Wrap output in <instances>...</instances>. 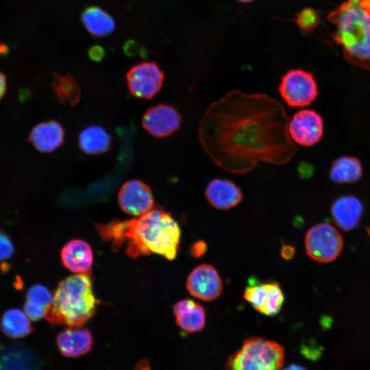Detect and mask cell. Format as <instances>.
Instances as JSON below:
<instances>
[{
    "label": "cell",
    "instance_id": "5bb4252c",
    "mask_svg": "<svg viewBox=\"0 0 370 370\" xmlns=\"http://www.w3.org/2000/svg\"><path fill=\"white\" fill-rule=\"evenodd\" d=\"M64 266L75 273H89L93 264V254L89 244L81 239L66 243L60 252Z\"/></svg>",
    "mask_w": 370,
    "mask_h": 370
},
{
    "label": "cell",
    "instance_id": "ac0fdd59",
    "mask_svg": "<svg viewBox=\"0 0 370 370\" xmlns=\"http://www.w3.org/2000/svg\"><path fill=\"white\" fill-rule=\"evenodd\" d=\"M176 323L188 332L201 330L206 325V310L199 304L190 299L177 301L173 308Z\"/></svg>",
    "mask_w": 370,
    "mask_h": 370
},
{
    "label": "cell",
    "instance_id": "2e32d148",
    "mask_svg": "<svg viewBox=\"0 0 370 370\" xmlns=\"http://www.w3.org/2000/svg\"><path fill=\"white\" fill-rule=\"evenodd\" d=\"M58 347L66 357H77L86 354L92 345L90 332L80 327H69L57 337Z\"/></svg>",
    "mask_w": 370,
    "mask_h": 370
},
{
    "label": "cell",
    "instance_id": "8fae6325",
    "mask_svg": "<svg viewBox=\"0 0 370 370\" xmlns=\"http://www.w3.org/2000/svg\"><path fill=\"white\" fill-rule=\"evenodd\" d=\"M118 202L125 213L138 217L154 206V199L150 187L145 182L132 180L125 182L118 193Z\"/></svg>",
    "mask_w": 370,
    "mask_h": 370
},
{
    "label": "cell",
    "instance_id": "ffe728a7",
    "mask_svg": "<svg viewBox=\"0 0 370 370\" xmlns=\"http://www.w3.org/2000/svg\"><path fill=\"white\" fill-rule=\"evenodd\" d=\"M362 175L359 159L354 156H341L336 159L330 169V179L337 184H349L358 181Z\"/></svg>",
    "mask_w": 370,
    "mask_h": 370
},
{
    "label": "cell",
    "instance_id": "30bf717a",
    "mask_svg": "<svg viewBox=\"0 0 370 370\" xmlns=\"http://www.w3.org/2000/svg\"><path fill=\"white\" fill-rule=\"evenodd\" d=\"M186 286L192 296L206 301L217 299L223 291V282L218 271L212 265L205 263L190 272Z\"/></svg>",
    "mask_w": 370,
    "mask_h": 370
},
{
    "label": "cell",
    "instance_id": "d4e9b609",
    "mask_svg": "<svg viewBox=\"0 0 370 370\" xmlns=\"http://www.w3.org/2000/svg\"><path fill=\"white\" fill-rule=\"evenodd\" d=\"M268 283L249 284L243 294L244 299L258 312L261 313L268 297Z\"/></svg>",
    "mask_w": 370,
    "mask_h": 370
},
{
    "label": "cell",
    "instance_id": "9a60e30c",
    "mask_svg": "<svg viewBox=\"0 0 370 370\" xmlns=\"http://www.w3.org/2000/svg\"><path fill=\"white\" fill-rule=\"evenodd\" d=\"M363 212L362 202L354 195L336 199L331 207V215L336 224L345 231L358 226Z\"/></svg>",
    "mask_w": 370,
    "mask_h": 370
},
{
    "label": "cell",
    "instance_id": "7c38bea8",
    "mask_svg": "<svg viewBox=\"0 0 370 370\" xmlns=\"http://www.w3.org/2000/svg\"><path fill=\"white\" fill-rule=\"evenodd\" d=\"M182 117L172 106L159 103L149 108L144 114L142 125L144 129L156 138L172 135L181 125Z\"/></svg>",
    "mask_w": 370,
    "mask_h": 370
},
{
    "label": "cell",
    "instance_id": "83f0119b",
    "mask_svg": "<svg viewBox=\"0 0 370 370\" xmlns=\"http://www.w3.org/2000/svg\"><path fill=\"white\" fill-rule=\"evenodd\" d=\"M53 297L49 290L41 284H34L29 287L26 295L27 301L47 309L51 304Z\"/></svg>",
    "mask_w": 370,
    "mask_h": 370
},
{
    "label": "cell",
    "instance_id": "7402d4cb",
    "mask_svg": "<svg viewBox=\"0 0 370 370\" xmlns=\"http://www.w3.org/2000/svg\"><path fill=\"white\" fill-rule=\"evenodd\" d=\"M0 325L7 336L13 338H23L33 330L29 317L21 310L10 308L3 314Z\"/></svg>",
    "mask_w": 370,
    "mask_h": 370
},
{
    "label": "cell",
    "instance_id": "6da1fadb",
    "mask_svg": "<svg viewBox=\"0 0 370 370\" xmlns=\"http://www.w3.org/2000/svg\"><path fill=\"white\" fill-rule=\"evenodd\" d=\"M282 103L265 94L234 90L212 102L198 128L201 146L226 172L245 174L259 162H289L297 147Z\"/></svg>",
    "mask_w": 370,
    "mask_h": 370
},
{
    "label": "cell",
    "instance_id": "603a6c76",
    "mask_svg": "<svg viewBox=\"0 0 370 370\" xmlns=\"http://www.w3.org/2000/svg\"><path fill=\"white\" fill-rule=\"evenodd\" d=\"M52 85L58 99L62 104L73 106L79 101L80 88L72 76L56 74Z\"/></svg>",
    "mask_w": 370,
    "mask_h": 370
},
{
    "label": "cell",
    "instance_id": "4316f807",
    "mask_svg": "<svg viewBox=\"0 0 370 370\" xmlns=\"http://www.w3.org/2000/svg\"><path fill=\"white\" fill-rule=\"evenodd\" d=\"M296 23L304 32H312L321 22L320 16L317 10L311 8H306L297 13Z\"/></svg>",
    "mask_w": 370,
    "mask_h": 370
},
{
    "label": "cell",
    "instance_id": "52a82bcc",
    "mask_svg": "<svg viewBox=\"0 0 370 370\" xmlns=\"http://www.w3.org/2000/svg\"><path fill=\"white\" fill-rule=\"evenodd\" d=\"M305 249L310 258L319 262H330L341 254L343 239L337 229L328 223L310 227L305 236Z\"/></svg>",
    "mask_w": 370,
    "mask_h": 370
},
{
    "label": "cell",
    "instance_id": "277c9868",
    "mask_svg": "<svg viewBox=\"0 0 370 370\" xmlns=\"http://www.w3.org/2000/svg\"><path fill=\"white\" fill-rule=\"evenodd\" d=\"M97 304L89 273H76L59 282L45 318L53 324L81 327L95 314Z\"/></svg>",
    "mask_w": 370,
    "mask_h": 370
},
{
    "label": "cell",
    "instance_id": "f546056e",
    "mask_svg": "<svg viewBox=\"0 0 370 370\" xmlns=\"http://www.w3.org/2000/svg\"><path fill=\"white\" fill-rule=\"evenodd\" d=\"M47 308L26 301L24 304V312L32 321H38L45 317Z\"/></svg>",
    "mask_w": 370,
    "mask_h": 370
},
{
    "label": "cell",
    "instance_id": "ab89813d",
    "mask_svg": "<svg viewBox=\"0 0 370 370\" xmlns=\"http://www.w3.org/2000/svg\"><path fill=\"white\" fill-rule=\"evenodd\" d=\"M367 232H368V233H369V236H370V227H369V228L367 229Z\"/></svg>",
    "mask_w": 370,
    "mask_h": 370
},
{
    "label": "cell",
    "instance_id": "74e56055",
    "mask_svg": "<svg viewBox=\"0 0 370 370\" xmlns=\"http://www.w3.org/2000/svg\"><path fill=\"white\" fill-rule=\"evenodd\" d=\"M138 370H149L148 367L145 365V362H143V365L140 363L137 369Z\"/></svg>",
    "mask_w": 370,
    "mask_h": 370
},
{
    "label": "cell",
    "instance_id": "d6a6232c",
    "mask_svg": "<svg viewBox=\"0 0 370 370\" xmlns=\"http://www.w3.org/2000/svg\"><path fill=\"white\" fill-rule=\"evenodd\" d=\"M124 49L125 53L130 56H135L137 52L141 53V51H143L134 41H128L127 43L125 45Z\"/></svg>",
    "mask_w": 370,
    "mask_h": 370
},
{
    "label": "cell",
    "instance_id": "d6986e66",
    "mask_svg": "<svg viewBox=\"0 0 370 370\" xmlns=\"http://www.w3.org/2000/svg\"><path fill=\"white\" fill-rule=\"evenodd\" d=\"M81 19L86 30L95 37L106 36L115 29L113 18L97 6L86 8L82 14Z\"/></svg>",
    "mask_w": 370,
    "mask_h": 370
},
{
    "label": "cell",
    "instance_id": "484cf974",
    "mask_svg": "<svg viewBox=\"0 0 370 370\" xmlns=\"http://www.w3.org/2000/svg\"><path fill=\"white\" fill-rule=\"evenodd\" d=\"M267 283L268 297L261 314L267 316H274L282 309L284 301V295L278 282L269 281Z\"/></svg>",
    "mask_w": 370,
    "mask_h": 370
},
{
    "label": "cell",
    "instance_id": "cb8c5ba5",
    "mask_svg": "<svg viewBox=\"0 0 370 370\" xmlns=\"http://www.w3.org/2000/svg\"><path fill=\"white\" fill-rule=\"evenodd\" d=\"M0 370H36L29 353L19 347L4 350L0 356Z\"/></svg>",
    "mask_w": 370,
    "mask_h": 370
},
{
    "label": "cell",
    "instance_id": "ba28073f",
    "mask_svg": "<svg viewBox=\"0 0 370 370\" xmlns=\"http://www.w3.org/2000/svg\"><path fill=\"white\" fill-rule=\"evenodd\" d=\"M164 75L153 62H143L134 65L126 74L127 86L134 97L149 99L161 90Z\"/></svg>",
    "mask_w": 370,
    "mask_h": 370
},
{
    "label": "cell",
    "instance_id": "8d00e7d4",
    "mask_svg": "<svg viewBox=\"0 0 370 370\" xmlns=\"http://www.w3.org/2000/svg\"><path fill=\"white\" fill-rule=\"evenodd\" d=\"M8 52V47L0 42V54H4Z\"/></svg>",
    "mask_w": 370,
    "mask_h": 370
},
{
    "label": "cell",
    "instance_id": "4fadbf2b",
    "mask_svg": "<svg viewBox=\"0 0 370 370\" xmlns=\"http://www.w3.org/2000/svg\"><path fill=\"white\" fill-rule=\"evenodd\" d=\"M205 196L214 208L229 210L236 206L243 199L241 188L229 180L215 178L207 185Z\"/></svg>",
    "mask_w": 370,
    "mask_h": 370
},
{
    "label": "cell",
    "instance_id": "8992f818",
    "mask_svg": "<svg viewBox=\"0 0 370 370\" xmlns=\"http://www.w3.org/2000/svg\"><path fill=\"white\" fill-rule=\"evenodd\" d=\"M278 91L284 102L293 108L310 105L319 94L314 75L300 69L289 70L282 77Z\"/></svg>",
    "mask_w": 370,
    "mask_h": 370
},
{
    "label": "cell",
    "instance_id": "d590c367",
    "mask_svg": "<svg viewBox=\"0 0 370 370\" xmlns=\"http://www.w3.org/2000/svg\"><path fill=\"white\" fill-rule=\"evenodd\" d=\"M282 370V369H281ZM282 370H306L305 368L297 365H291Z\"/></svg>",
    "mask_w": 370,
    "mask_h": 370
},
{
    "label": "cell",
    "instance_id": "3957f363",
    "mask_svg": "<svg viewBox=\"0 0 370 370\" xmlns=\"http://www.w3.org/2000/svg\"><path fill=\"white\" fill-rule=\"evenodd\" d=\"M328 18L332 36L349 64L370 70V0H346Z\"/></svg>",
    "mask_w": 370,
    "mask_h": 370
},
{
    "label": "cell",
    "instance_id": "44dd1931",
    "mask_svg": "<svg viewBox=\"0 0 370 370\" xmlns=\"http://www.w3.org/2000/svg\"><path fill=\"white\" fill-rule=\"evenodd\" d=\"M111 137L101 127L93 125L86 127L79 136L80 149L88 154H100L110 147Z\"/></svg>",
    "mask_w": 370,
    "mask_h": 370
},
{
    "label": "cell",
    "instance_id": "f35d334b",
    "mask_svg": "<svg viewBox=\"0 0 370 370\" xmlns=\"http://www.w3.org/2000/svg\"><path fill=\"white\" fill-rule=\"evenodd\" d=\"M236 1H238L239 2H242V3H249V2H251V1H252L254 0H236Z\"/></svg>",
    "mask_w": 370,
    "mask_h": 370
},
{
    "label": "cell",
    "instance_id": "1f68e13d",
    "mask_svg": "<svg viewBox=\"0 0 370 370\" xmlns=\"http://www.w3.org/2000/svg\"><path fill=\"white\" fill-rule=\"evenodd\" d=\"M105 55L104 49L99 45L91 47L88 51L90 58L94 61H100Z\"/></svg>",
    "mask_w": 370,
    "mask_h": 370
},
{
    "label": "cell",
    "instance_id": "9c48e42d",
    "mask_svg": "<svg viewBox=\"0 0 370 370\" xmlns=\"http://www.w3.org/2000/svg\"><path fill=\"white\" fill-rule=\"evenodd\" d=\"M288 131L294 143L310 147L319 142L323 136V120L317 111L302 109L289 121Z\"/></svg>",
    "mask_w": 370,
    "mask_h": 370
},
{
    "label": "cell",
    "instance_id": "836d02e7",
    "mask_svg": "<svg viewBox=\"0 0 370 370\" xmlns=\"http://www.w3.org/2000/svg\"><path fill=\"white\" fill-rule=\"evenodd\" d=\"M295 248L289 245H284L281 250V256L285 260H290L293 258Z\"/></svg>",
    "mask_w": 370,
    "mask_h": 370
},
{
    "label": "cell",
    "instance_id": "e0dca14e",
    "mask_svg": "<svg viewBox=\"0 0 370 370\" xmlns=\"http://www.w3.org/2000/svg\"><path fill=\"white\" fill-rule=\"evenodd\" d=\"M64 131L56 121L42 122L36 125L31 131L29 140L34 147L44 153L51 152L63 143Z\"/></svg>",
    "mask_w": 370,
    "mask_h": 370
},
{
    "label": "cell",
    "instance_id": "f1b7e54d",
    "mask_svg": "<svg viewBox=\"0 0 370 370\" xmlns=\"http://www.w3.org/2000/svg\"><path fill=\"white\" fill-rule=\"evenodd\" d=\"M14 246L10 236L0 230V264L7 263L14 254Z\"/></svg>",
    "mask_w": 370,
    "mask_h": 370
},
{
    "label": "cell",
    "instance_id": "4dcf8cb0",
    "mask_svg": "<svg viewBox=\"0 0 370 370\" xmlns=\"http://www.w3.org/2000/svg\"><path fill=\"white\" fill-rule=\"evenodd\" d=\"M207 250V244L204 241H197L190 247V253L195 258H200Z\"/></svg>",
    "mask_w": 370,
    "mask_h": 370
},
{
    "label": "cell",
    "instance_id": "7a4b0ae2",
    "mask_svg": "<svg viewBox=\"0 0 370 370\" xmlns=\"http://www.w3.org/2000/svg\"><path fill=\"white\" fill-rule=\"evenodd\" d=\"M103 241L113 249L125 245L130 258L156 254L169 260L178 252L181 230L178 223L163 208L153 206L149 212L132 219L114 220L96 226Z\"/></svg>",
    "mask_w": 370,
    "mask_h": 370
},
{
    "label": "cell",
    "instance_id": "5b68a950",
    "mask_svg": "<svg viewBox=\"0 0 370 370\" xmlns=\"http://www.w3.org/2000/svg\"><path fill=\"white\" fill-rule=\"evenodd\" d=\"M284 361V347L262 337L245 339L227 361V370H281Z\"/></svg>",
    "mask_w": 370,
    "mask_h": 370
},
{
    "label": "cell",
    "instance_id": "e575fe53",
    "mask_svg": "<svg viewBox=\"0 0 370 370\" xmlns=\"http://www.w3.org/2000/svg\"><path fill=\"white\" fill-rule=\"evenodd\" d=\"M6 89V80L5 75L0 72V99L3 96Z\"/></svg>",
    "mask_w": 370,
    "mask_h": 370
}]
</instances>
